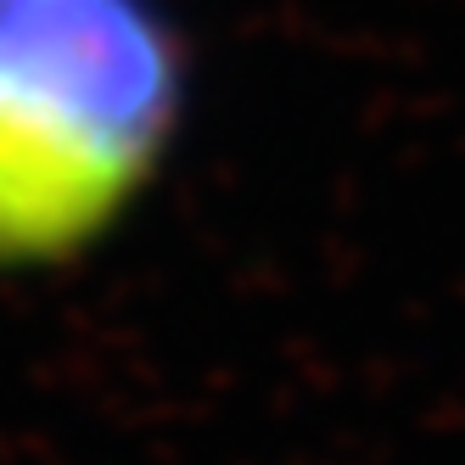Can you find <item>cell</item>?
<instances>
[{
    "mask_svg": "<svg viewBox=\"0 0 465 465\" xmlns=\"http://www.w3.org/2000/svg\"><path fill=\"white\" fill-rule=\"evenodd\" d=\"M174 118L180 45L152 0H0V270L84 252Z\"/></svg>",
    "mask_w": 465,
    "mask_h": 465,
    "instance_id": "cell-1",
    "label": "cell"
}]
</instances>
